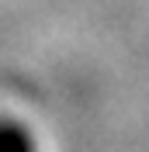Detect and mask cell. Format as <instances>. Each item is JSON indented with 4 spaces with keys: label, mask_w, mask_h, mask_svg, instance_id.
I'll list each match as a JSON object with an SVG mask.
<instances>
[{
    "label": "cell",
    "mask_w": 149,
    "mask_h": 152,
    "mask_svg": "<svg viewBox=\"0 0 149 152\" xmlns=\"http://www.w3.org/2000/svg\"><path fill=\"white\" fill-rule=\"evenodd\" d=\"M0 152H35V138L21 121L0 118Z\"/></svg>",
    "instance_id": "1"
}]
</instances>
